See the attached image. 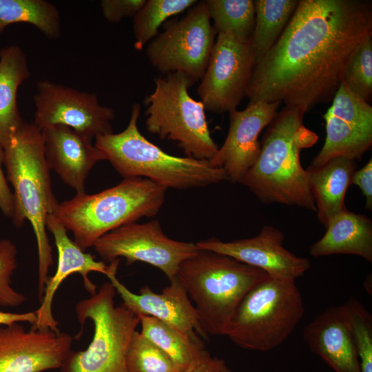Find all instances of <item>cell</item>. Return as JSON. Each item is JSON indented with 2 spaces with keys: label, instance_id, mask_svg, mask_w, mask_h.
<instances>
[{
  "label": "cell",
  "instance_id": "obj_1",
  "mask_svg": "<svg viewBox=\"0 0 372 372\" xmlns=\"http://www.w3.org/2000/svg\"><path fill=\"white\" fill-rule=\"evenodd\" d=\"M371 34V1H298L277 41L254 68L248 105L278 102L307 112L329 102L349 56Z\"/></svg>",
  "mask_w": 372,
  "mask_h": 372
},
{
  "label": "cell",
  "instance_id": "obj_2",
  "mask_svg": "<svg viewBox=\"0 0 372 372\" xmlns=\"http://www.w3.org/2000/svg\"><path fill=\"white\" fill-rule=\"evenodd\" d=\"M305 111L285 107L278 112L260 143L254 165L240 183L263 203L295 205L316 211L300 163L301 150L316 143L318 135L303 123Z\"/></svg>",
  "mask_w": 372,
  "mask_h": 372
},
{
  "label": "cell",
  "instance_id": "obj_3",
  "mask_svg": "<svg viewBox=\"0 0 372 372\" xmlns=\"http://www.w3.org/2000/svg\"><path fill=\"white\" fill-rule=\"evenodd\" d=\"M3 163L14 192L13 225L20 227L28 220L33 229L38 251V296L41 302L50 267L52 248L46 218L58 202L54 195L46 163L42 132L33 123H24L19 133L3 149Z\"/></svg>",
  "mask_w": 372,
  "mask_h": 372
},
{
  "label": "cell",
  "instance_id": "obj_4",
  "mask_svg": "<svg viewBox=\"0 0 372 372\" xmlns=\"http://www.w3.org/2000/svg\"><path fill=\"white\" fill-rule=\"evenodd\" d=\"M167 189L145 178H124L96 194H76L58 203L52 214L72 233L74 242L85 251L108 232L157 214Z\"/></svg>",
  "mask_w": 372,
  "mask_h": 372
},
{
  "label": "cell",
  "instance_id": "obj_5",
  "mask_svg": "<svg viewBox=\"0 0 372 372\" xmlns=\"http://www.w3.org/2000/svg\"><path fill=\"white\" fill-rule=\"evenodd\" d=\"M140 112V105L134 103L125 130L95 138L94 145L124 178H145L167 189H181L227 180L225 171L209 161L173 156L151 143L138 130Z\"/></svg>",
  "mask_w": 372,
  "mask_h": 372
},
{
  "label": "cell",
  "instance_id": "obj_6",
  "mask_svg": "<svg viewBox=\"0 0 372 372\" xmlns=\"http://www.w3.org/2000/svg\"><path fill=\"white\" fill-rule=\"evenodd\" d=\"M269 277L263 270L203 249L184 260L176 275L194 303L203 330L225 336L241 300Z\"/></svg>",
  "mask_w": 372,
  "mask_h": 372
},
{
  "label": "cell",
  "instance_id": "obj_7",
  "mask_svg": "<svg viewBox=\"0 0 372 372\" xmlns=\"http://www.w3.org/2000/svg\"><path fill=\"white\" fill-rule=\"evenodd\" d=\"M304 311L296 280L269 276L241 300L225 336L240 348L269 351L285 342Z\"/></svg>",
  "mask_w": 372,
  "mask_h": 372
},
{
  "label": "cell",
  "instance_id": "obj_8",
  "mask_svg": "<svg viewBox=\"0 0 372 372\" xmlns=\"http://www.w3.org/2000/svg\"><path fill=\"white\" fill-rule=\"evenodd\" d=\"M116 290L110 282L103 283L75 307L81 331L86 320L94 326L92 341L84 351H70L60 372H128L127 349L138 316L122 304L115 305Z\"/></svg>",
  "mask_w": 372,
  "mask_h": 372
},
{
  "label": "cell",
  "instance_id": "obj_9",
  "mask_svg": "<svg viewBox=\"0 0 372 372\" xmlns=\"http://www.w3.org/2000/svg\"><path fill=\"white\" fill-rule=\"evenodd\" d=\"M154 91L145 99V126L161 139L175 142L187 157L210 161L218 150L212 138L203 104L189 89L196 83L180 72L155 79Z\"/></svg>",
  "mask_w": 372,
  "mask_h": 372
},
{
  "label": "cell",
  "instance_id": "obj_10",
  "mask_svg": "<svg viewBox=\"0 0 372 372\" xmlns=\"http://www.w3.org/2000/svg\"><path fill=\"white\" fill-rule=\"evenodd\" d=\"M216 34L206 1H198L183 17L165 23L146 45V56L161 74L180 72L196 82L206 69Z\"/></svg>",
  "mask_w": 372,
  "mask_h": 372
},
{
  "label": "cell",
  "instance_id": "obj_11",
  "mask_svg": "<svg viewBox=\"0 0 372 372\" xmlns=\"http://www.w3.org/2000/svg\"><path fill=\"white\" fill-rule=\"evenodd\" d=\"M254 66L251 39L218 34L197 88L205 111L221 114L236 110L247 96Z\"/></svg>",
  "mask_w": 372,
  "mask_h": 372
},
{
  "label": "cell",
  "instance_id": "obj_12",
  "mask_svg": "<svg viewBox=\"0 0 372 372\" xmlns=\"http://www.w3.org/2000/svg\"><path fill=\"white\" fill-rule=\"evenodd\" d=\"M93 247L105 261L123 258L127 265L145 262L159 269L169 280L176 277L184 260L199 251L194 242L169 238L156 220L124 225L103 235Z\"/></svg>",
  "mask_w": 372,
  "mask_h": 372
},
{
  "label": "cell",
  "instance_id": "obj_13",
  "mask_svg": "<svg viewBox=\"0 0 372 372\" xmlns=\"http://www.w3.org/2000/svg\"><path fill=\"white\" fill-rule=\"evenodd\" d=\"M34 95V124L41 130L62 125L83 134L92 141L113 133V108L100 104L95 93L82 92L48 80L37 83Z\"/></svg>",
  "mask_w": 372,
  "mask_h": 372
},
{
  "label": "cell",
  "instance_id": "obj_14",
  "mask_svg": "<svg viewBox=\"0 0 372 372\" xmlns=\"http://www.w3.org/2000/svg\"><path fill=\"white\" fill-rule=\"evenodd\" d=\"M324 145L307 169L323 166L339 156L361 159L372 145V107L351 93L341 83L332 104L324 115Z\"/></svg>",
  "mask_w": 372,
  "mask_h": 372
},
{
  "label": "cell",
  "instance_id": "obj_15",
  "mask_svg": "<svg viewBox=\"0 0 372 372\" xmlns=\"http://www.w3.org/2000/svg\"><path fill=\"white\" fill-rule=\"evenodd\" d=\"M72 337L50 329H26L20 322L0 327V372H45L60 369Z\"/></svg>",
  "mask_w": 372,
  "mask_h": 372
},
{
  "label": "cell",
  "instance_id": "obj_16",
  "mask_svg": "<svg viewBox=\"0 0 372 372\" xmlns=\"http://www.w3.org/2000/svg\"><path fill=\"white\" fill-rule=\"evenodd\" d=\"M120 259L110 263L107 277L123 300L121 304L137 316H148L161 320L182 331L195 341H208L209 335L203 330L197 312L185 287L176 277L161 293H155L145 285L134 293L116 276Z\"/></svg>",
  "mask_w": 372,
  "mask_h": 372
},
{
  "label": "cell",
  "instance_id": "obj_17",
  "mask_svg": "<svg viewBox=\"0 0 372 372\" xmlns=\"http://www.w3.org/2000/svg\"><path fill=\"white\" fill-rule=\"evenodd\" d=\"M284 239L280 230L264 225L257 236L250 238L225 242L211 238L196 244L199 249L230 256L263 270L272 278L296 280L310 269L311 263L285 248Z\"/></svg>",
  "mask_w": 372,
  "mask_h": 372
},
{
  "label": "cell",
  "instance_id": "obj_18",
  "mask_svg": "<svg viewBox=\"0 0 372 372\" xmlns=\"http://www.w3.org/2000/svg\"><path fill=\"white\" fill-rule=\"evenodd\" d=\"M281 105L278 102H258L243 110L229 112L227 137L215 156L209 161L222 168L232 183H240L256 161L260 151L258 137L276 117Z\"/></svg>",
  "mask_w": 372,
  "mask_h": 372
},
{
  "label": "cell",
  "instance_id": "obj_19",
  "mask_svg": "<svg viewBox=\"0 0 372 372\" xmlns=\"http://www.w3.org/2000/svg\"><path fill=\"white\" fill-rule=\"evenodd\" d=\"M46 227L52 234L58 251V264L53 276H49L45 285V290L41 306L35 311L37 322L32 328L34 329H50L60 333L59 322L52 315V302L54 294L62 282L74 273L81 274L83 285L91 295L96 292V286L88 278L91 271L101 273L105 276L110 271V266L103 261H97L90 254L81 250L67 234L66 228L52 214L46 218Z\"/></svg>",
  "mask_w": 372,
  "mask_h": 372
},
{
  "label": "cell",
  "instance_id": "obj_20",
  "mask_svg": "<svg viewBox=\"0 0 372 372\" xmlns=\"http://www.w3.org/2000/svg\"><path fill=\"white\" fill-rule=\"evenodd\" d=\"M44 156L53 169L76 194L85 192V181L93 167L105 160L102 152L74 130L55 125L41 130Z\"/></svg>",
  "mask_w": 372,
  "mask_h": 372
},
{
  "label": "cell",
  "instance_id": "obj_21",
  "mask_svg": "<svg viewBox=\"0 0 372 372\" xmlns=\"http://www.w3.org/2000/svg\"><path fill=\"white\" fill-rule=\"evenodd\" d=\"M302 335L312 353L335 372H362L340 306L326 308L305 326Z\"/></svg>",
  "mask_w": 372,
  "mask_h": 372
},
{
  "label": "cell",
  "instance_id": "obj_22",
  "mask_svg": "<svg viewBox=\"0 0 372 372\" xmlns=\"http://www.w3.org/2000/svg\"><path fill=\"white\" fill-rule=\"evenodd\" d=\"M324 236L309 249L313 257L350 254L372 262V222L346 209L333 217Z\"/></svg>",
  "mask_w": 372,
  "mask_h": 372
},
{
  "label": "cell",
  "instance_id": "obj_23",
  "mask_svg": "<svg viewBox=\"0 0 372 372\" xmlns=\"http://www.w3.org/2000/svg\"><path fill=\"white\" fill-rule=\"evenodd\" d=\"M355 167V160L339 156L320 168L307 169L317 216L325 227L333 217L347 209L344 198Z\"/></svg>",
  "mask_w": 372,
  "mask_h": 372
},
{
  "label": "cell",
  "instance_id": "obj_24",
  "mask_svg": "<svg viewBox=\"0 0 372 372\" xmlns=\"http://www.w3.org/2000/svg\"><path fill=\"white\" fill-rule=\"evenodd\" d=\"M30 76L25 54L19 46L1 49L0 146L3 149L24 125L17 105V92Z\"/></svg>",
  "mask_w": 372,
  "mask_h": 372
},
{
  "label": "cell",
  "instance_id": "obj_25",
  "mask_svg": "<svg viewBox=\"0 0 372 372\" xmlns=\"http://www.w3.org/2000/svg\"><path fill=\"white\" fill-rule=\"evenodd\" d=\"M141 333L173 361L180 372L192 368L199 360L205 346L176 327L152 316H138Z\"/></svg>",
  "mask_w": 372,
  "mask_h": 372
},
{
  "label": "cell",
  "instance_id": "obj_26",
  "mask_svg": "<svg viewBox=\"0 0 372 372\" xmlns=\"http://www.w3.org/2000/svg\"><path fill=\"white\" fill-rule=\"evenodd\" d=\"M251 47L255 65L277 41L292 17L297 0H255Z\"/></svg>",
  "mask_w": 372,
  "mask_h": 372
},
{
  "label": "cell",
  "instance_id": "obj_27",
  "mask_svg": "<svg viewBox=\"0 0 372 372\" xmlns=\"http://www.w3.org/2000/svg\"><path fill=\"white\" fill-rule=\"evenodd\" d=\"M17 23H30L50 39L61 35L59 10L47 1L0 0V33Z\"/></svg>",
  "mask_w": 372,
  "mask_h": 372
},
{
  "label": "cell",
  "instance_id": "obj_28",
  "mask_svg": "<svg viewBox=\"0 0 372 372\" xmlns=\"http://www.w3.org/2000/svg\"><path fill=\"white\" fill-rule=\"evenodd\" d=\"M213 28L218 34H230L251 40L255 25L253 0H207Z\"/></svg>",
  "mask_w": 372,
  "mask_h": 372
},
{
  "label": "cell",
  "instance_id": "obj_29",
  "mask_svg": "<svg viewBox=\"0 0 372 372\" xmlns=\"http://www.w3.org/2000/svg\"><path fill=\"white\" fill-rule=\"evenodd\" d=\"M196 0H146L133 17L134 48L142 50L158 34V28L170 17L195 5Z\"/></svg>",
  "mask_w": 372,
  "mask_h": 372
},
{
  "label": "cell",
  "instance_id": "obj_30",
  "mask_svg": "<svg viewBox=\"0 0 372 372\" xmlns=\"http://www.w3.org/2000/svg\"><path fill=\"white\" fill-rule=\"evenodd\" d=\"M343 83L359 99L369 103L372 96V34L352 52L343 70Z\"/></svg>",
  "mask_w": 372,
  "mask_h": 372
},
{
  "label": "cell",
  "instance_id": "obj_31",
  "mask_svg": "<svg viewBox=\"0 0 372 372\" xmlns=\"http://www.w3.org/2000/svg\"><path fill=\"white\" fill-rule=\"evenodd\" d=\"M359 358L362 372H372V316L355 297L340 306Z\"/></svg>",
  "mask_w": 372,
  "mask_h": 372
},
{
  "label": "cell",
  "instance_id": "obj_32",
  "mask_svg": "<svg viewBox=\"0 0 372 372\" xmlns=\"http://www.w3.org/2000/svg\"><path fill=\"white\" fill-rule=\"evenodd\" d=\"M126 364L128 372H180L165 353L137 331L132 337Z\"/></svg>",
  "mask_w": 372,
  "mask_h": 372
},
{
  "label": "cell",
  "instance_id": "obj_33",
  "mask_svg": "<svg viewBox=\"0 0 372 372\" xmlns=\"http://www.w3.org/2000/svg\"><path fill=\"white\" fill-rule=\"evenodd\" d=\"M17 254L12 240H0V307H17L26 301V297L11 285V277L17 267Z\"/></svg>",
  "mask_w": 372,
  "mask_h": 372
},
{
  "label": "cell",
  "instance_id": "obj_34",
  "mask_svg": "<svg viewBox=\"0 0 372 372\" xmlns=\"http://www.w3.org/2000/svg\"><path fill=\"white\" fill-rule=\"evenodd\" d=\"M146 0H102L100 3L103 17L111 23H117L125 17H134Z\"/></svg>",
  "mask_w": 372,
  "mask_h": 372
},
{
  "label": "cell",
  "instance_id": "obj_35",
  "mask_svg": "<svg viewBox=\"0 0 372 372\" xmlns=\"http://www.w3.org/2000/svg\"><path fill=\"white\" fill-rule=\"evenodd\" d=\"M351 185H355L360 189L366 198V208L372 209V158L359 170H355L352 176Z\"/></svg>",
  "mask_w": 372,
  "mask_h": 372
},
{
  "label": "cell",
  "instance_id": "obj_36",
  "mask_svg": "<svg viewBox=\"0 0 372 372\" xmlns=\"http://www.w3.org/2000/svg\"><path fill=\"white\" fill-rule=\"evenodd\" d=\"M185 372H232L226 362L203 349L198 362Z\"/></svg>",
  "mask_w": 372,
  "mask_h": 372
},
{
  "label": "cell",
  "instance_id": "obj_37",
  "mask_svg": "<svg viewBox=\"0 0 372 372\" xmlns=\"http://www.w3.org/2000/svg\"><path fill=\"white\" fill-rule=\"evenodd\" d=\"M4 149L0 146V210L6 216L12 218L14 211V198L2 170Z\"/></svg>",
  "mask_w": 372,
  "mask_h": 372
},
{
  "label": "cell",
  "instance_id": "obj_38",
  "mask_svg": "<svg viewBox=\"0 0 372 372\" xmlns=\"http://www.w3.org/2000/svg\"><path fill=\"white\" fill-rule=\"evenodd\" d=\"M29 322L32 326L37 322L35 311L28 313H10L0 310V324L10 325L15 322Z\"/></svg>",
  "mask_w": 372,
  "mask_h": 372
},
{
  "label": "cell",
  "instance_id": "obj_39",
  "mask_svg": "<svg viewBox=\"0 0 372 372\" xmlns=\"http://www.w3.org/2000/svg\"><path fill=\"white\" fill-rule=\"evenodd\" d=\"M0 55H1V49H0Z\"/></svg>",
  "mask_w": 372,
  "mask_h": 372
}]
</instances>
